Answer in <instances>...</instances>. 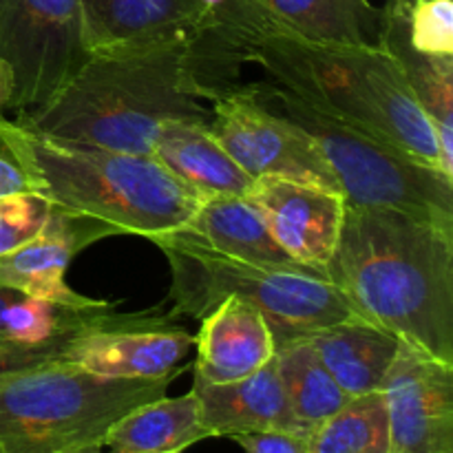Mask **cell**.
Wrapping results in <instances>:
<instances>
[{
	"instance_id": "1",
	"label": "cell",
	"mask_w": 453,
	"mask_h": 453,
	"mask_svg": "<svg viewBox=\"0 0 453 453\" xmlns=\"http://www.w3.org/2000/svg\"><path fill=\"white\" fill-rule=\"evenodd\" d=\"M197 40L228 82H237V69L250 62L268 82L453 177V159L383 49L308 40L252 0H219Z\"/></svg>"
},
{
	"instance_id": "2",
	"label": "cell",
	"mask_w": 453,
	"mask_h": 453,
	"mask_svg": "<svg viewBox=\"0 0 453 453\" xmlns=\"http://www.w3.org/2000/svg\"><path fill=\"white\" fill-rule=\"evenodd\" d=\"M326 277L358 317L453 365V226L345 203Z\"/></svg>"
},
{
	"instance_id": "3",
	"label": "cell",
	"mask_w": 453,
	"mask_h": 453,
	"mask_svg": "<svg viewBox=\"0 0 453 453\" xmlns=\"http://www.w3.org/2000/svg\"><path fill=\"white\" fill-rule=\"evenodd\" d=\"M195 40L96 53L47 109L16 122L49 140L150 155L164 124L211 119L215 93Z\"/></svg>"
},
{
	"instance_id": "4",
	"label": "cell",
	"mask_w": 453,
	"mask_h": 453,
	"mask_svg": "<svg viewBox=\"0 0 453 453\" xmlns=\"http://www.w3.org/2000/svg\"><path fill=\"white\" fill-rule=\"evenodd\" d=\"M13 140L40 195L56 208L96 217L119 234H157L184 228L203 202L150 155L49 140L13 119Z\"/></svg>"
},
{
	"instance_id": "5",
	"label": "cell",
	"mask_w": 453,
	"mask_h": 453,
	"mask_svg": "<svg viewBox=\"0 0 453 453\" xmlns=\"http://www.w3.org/2000/svg\"><path fill=\"white\" fill-rule=\"evenodd\" d=\"M150 242L164 252L171 270V319H203L226 296H237L264 314L277 348L334 323L361 319L326 274L314 270L265 268L230 259L181 230Z\"/></svg>"
},
{
	"instance_id": "6",
	"label": "cell",
	"mask_w": 453,
	"mask_h": 453,
	"mask_svg": "<svg viewBox=\"0 0 453 453\" xmlns=\"http://www.w3.org/2000/svg\"><path fill=\"white\" fill-rule=\"evenodd\" d=\"M175 374L159 379H104L69 363L0 376V453H66L100 445L106 429L155 398Z\"/></svg>"
},
{
	"instance_id": "7",
	"label": "cell",
	"mask_w": 453,
	"mask_h": 453,
	"mask_svg": "<svg viewBox=\"0 0 453 453\" xmlns=\"http://www.w3.org/2000/svg\"><path fill=\"white\" fill-rule=\"evenodd\" d=\"M246 87L257 102L312 140L334 173L348 206L394 208L453 226V177L268 80Z\"/></svg>"
},
{
	"instance_id": "8",
	"label": "cell",
	"mask_w": 453,
	"mask_h": 453,
	"mask_svg": "<svg viewBox=\"0 0 453 453\" xmlns=\"http://www.w3.org/2000/svg\"><path fill=\"white\" fill-rule=\"evenodd\" d=\"M88 58L78 0H0V60L16 119L47 109Z\"/></svg>"
},
{
	"instance_id": "9",
	"label": "cell",
	"mask_w": 453,
	"mask_h": 453,
	"mask_svg": "<svg viewBox=\"0 0 453 453\" xmlns=\"http://www.w3.org/2000/svg\"><path fill=\"white\" fill-rule=\"evenodd\" d=\"M208 128L255 180L281 177L341 193L334 173L312 140L257 102L246 84L237 82L211 102Z\"/></svg>"
},
{
	"instance_id": "10",
	"label": "cell",
	"mask_w": 453,
	"mask_h": 453,
	"mask_svg": "<svg viewBox=\"0 0 453 453\" xmlns=\"http://www.w3.org/2000/svg\"><path fill=\"white\" fill-rule=\"evenodd\" d=\"M195 336L168 314H100L75 332L62 363L104 379H159L184 372Z\"/></svg>"
},
{
	"instance_id": "11",
	"label": "cell",
	"mask_w": 453,
	"mask_h": 453,
	"mask_svg": "<svg viewBox=\"0 0 453 453\" xmlns=\"http://www.w3.org/2000/svg\"><path fill=\"white\" fill-rule=\"evenodd\" d=\"M389 453H453V365L403 341L385 374Z\"/></svg>"
},
{
	"instance_id": "12",
	"label": "cell",
	"mask_w": 453,
	"mask_h": 453,
	"mask_svg": "<svg viewBox=\"0 0 453 453\" xmlns=\"http://www.w3.org/2000/svg\"><path fill=\"white\" fill-rule=\"evenodd\" d=\"M115 234L119 233L113 226L96 217L75 215L53 206L49 221L31 242L0 257V288H12L73 310L109 305L106 301L75 292L66 283V270L80 250Z\"/></svg>"
},
{
	"instance_id": "13",
	"label": "cell",
	"mask_w": 453,
	"mask_h": 453,
	"mask_svg": "<svg viewBox=\"0 0 453 453\" xmlns=\"http://www.w3.org/2000/svg\"><path fill=\"white\" fill-rule=\"evenodd\" d=\"M246 197L296 265L326 274L343 228V195L303 181L257 177Z\"/></svg>"
},
{
	"instance_id": "14",
	"label": "cell",
	"mask_w": 453,
	"mask_h": 453,
	"mask_svg": "<svg viewBox=\"0 0 453 453\" xmlns=\"http://www.w3.org/2000/svg\"><path fill=\"white\" fill-rule=\"evenodd\" d=\"M88 53H118L197 38L208 25L203 0H78Z\"/></svg>"
},
{
	"instance_id": "15",
	"label": "cell",
	"mask_w": 453,
	"mask_h": 453,
	"mask_svg": "<svg viewBox=\"0 0 453 453\" xmlns=\"http://www.w3.org/2000/svg\"><path fill=\"white\" fill-rule=\"evenodd\" d=\"M199 321L193 385L242 380L268 365L277 354L273 330L264 314L237 296H226Z\"/></svg>"
},
{
	"instance_id": "16",
	"label": "cell",
	"mask_w": 453,
	"mask_h": 453,
	"mask_svg": "<svg viewBox=\"0 0 453 453\" xmlns=\"http://www.w3.org/2000/svg\"><path fill=\"white\" fill-rule=\"evenodd\" d=\"M193 392L211 438L301 432L288 407L274 358L246 379L221 385H193Z\"/></svg>"
},
{
	"instance_id": "17",
	"label": "cell",
	"mask_w": 453,
	"mask_h": 453,
	"mask_svg": "<svg viewBox=\"0 0 453 453\" xmlns=\"http://www.w3.org/2000/svg\"><path fill=\"white\" fill-rule=\"evenodd\" d=\"M150 157L202 199L248 195V175L203 122H168L155 137Z\"/></svg>"
},
{
	"instance_id": "18",
	"label": "cell",
	"mask_w": 453,
	"mask_h": 453,
	"mask_svg": "<svg viewBox=\"0 0 453 453\" xmlns=\"http://www.w3.org/2000/svg\"><path fill=\"white\" fill-rule=\"evenodd\" d=\"M180 230L230 259L265 268H301L279 248L264 215L246 195L203 199L188 224Z\"/></svg>"
},
{
	"instance_id": "19",
	"label": "cell",
	"mask_w": 453,
	"mask_h": 453,
	"mask_svg": "<svg viewBox=\"0 0 453 453\" xmlns=\"http://www.w3.org/2000/svg\"><path fill=\"white\" fill-rule=\"evenodd\" d=\"M319 358L349 398L380 392L401 339L365 319L334 323L310 334Z\"/></svg>"
},
{
	"instance_id": "20",
	"label": "cell",
	"mask_w": 453,
	"mask_h": 453,
	"mask_svg": "<svg viewBox=\"0 0 453 453\" xmlns=\"http://www.w3.org/2000/svg\"><path fill=\"white\" fill-rule=\"evenodd\" d=\"M195 392L175 398H155L119 416L102 438V447L119 453H181L206 441Z\"/></svg>"
},
{
	"instance_id": "21",
	"label": "cell",
	"mask_w": 453,
	"mask_h": 453,
	"mask_svg": "<svg viewBox=\"0 0 453 453\" xmlns=\"http://www.w3.org/2000/svg\"><path fill=\"white\" fill-rule=\"evenodd\" d=\"M376 47L392 58L416 102L432 122L442 150L453 159V58L425 56L411 49L396 22L380 9Z\"/></svg>"
},
{
	"instance_id": "22",
	"label": "cell",
	"mask_w": 453,
	"mask_h": 453,
	"mask_svg": "<svg viewBox=\"0 0 453 453\" xmlns=\"http://www.w3.org/2000/svg\"><path fill=\"white\" fill-rule=\"evenodd\" d=\"M273 20L308 40L376 47L379 9L372 0H252Z\"/></svg>"
},
{
	"instance_id": "23",
	"label": "cell",
	"mask_w": 453,
	"mask_h": 453,
	"mask_svg": "<svg viewBox=\"0 0 453 453\" xmlns=\"http://www.w3.org/2000/svg\"><path fill=\"white\" fill-rule=\"evenodd\" d=\"M274 363L288 407L301 432L312 434L349 401L321 363L310 336L279 345Z\"/></svg>"
},
{
	"instance_id": "24",
	"label": "cell",
	"mask_w": 453,
	"mask_h": 453,
	"mask_svg": "<svg viewBox=\"0 0 453 453\" xmlns=\"http://www.w3.org/2000/svg\"><path fill=\"white\" fill-rule=\"evenodd\" d=\"M113 308L115 305L109 303L102 308L73 310L12 288H0V341L22 345L51 343L73 336L93 319Z\"/></svg>"
},
{
	"instance_id": "25",
	"label": "cell",
	"mask_w": 453,
	"mask_h": 453,
	"mask_svg": "<svg viewBox=\"0 0 453 453\" xmlns=\"http://www.w3.org/2000/svg\"><path fill=\"white\" fill-rule=\"evenodd\" d=\"M310 453H389L383 392L354 396L310 436Z\"/></svg>"
},
{
	"instance_id": "26",
	"label": "cell",
	"mask_w": 453,
	"mask_h": 453,
	"mask_svg": "<svg viewBox=\"0 0 453 453\" xmlns=\"http://www.w3.org/2000/svg\"><path fill=\"white\" fill-rule=\"evenodd\" d=\"M53 203L40 193L0 197V257L25 246L49 221Z\"/></svg>"
},
{
	"instance_id": "27",
	"label": "cell",
	"mask_w": 453,
	"mask_h": 453,
	"mask_svg": "<svg viewBox=\"0 0 453 453\" xmlns=\"http://www.w3.org/2000/svg\"><path fill=\"white\" fill-rule=\"evenodd\" d=\"M16 193H40V184L18 153L13 119L0 115V197Z\"/></svg>"
},
{
	"instance_id": "28",
	"label": "cell",
	"mask_w": 453,
	"mask_h": 453,
	"mask_svg": "<svg viewBox=\"0 0 453 453\" xmlns=\"http://www.w3.org/2000/svg\"><path fill=\"white\" fill-rule=\"evenodd\" d=\"M69 339L71 336L40 345L4 343V341H0V376L18 374V372L35 370V367L62 361V352H65Z\"/></svg>"
},
{
	"instance_id": "29",
	"label": "cell",
	"mask_w": 453,
	"mask_h": 453,
	"mask_svg": "<svg viewBox=\"0 0 453 453\" xmlns=\"http://www.w3.org/2000/svg\"><path fill=\"white\" fill-rule=\"evenodd\" d=\"M308 432H257L233 436L246 453H310Z\"/></svg>"
},
{
	"instance_id": "30",
	"label": "cell",
	"mask_w": 453,
	"mask_h": 453,
	"mask_svg": "<svg viewBox=\"0 0 453 453\" xmlns=\"http://www.w3.org/2000/svg\"><path fill=\"white\" fill-rule=\"evenodd\" d=\"M7 102H9V73L4 69L3 60H0V115L3 111L7 109Z\"/></svg>"
},
{
	"instance_id": "31",
	"label": "cell",
	"mask_w": 453,
	"mask_h": 453,
	"mask_svg": "<svg viewBox=\"0 0 453 453\" xmlns=\"http://www.w3.org/2000/svg\"><path fill=\"white\" fill-rule=\"evenodd\" d=\"M66 453H106L102 449L100 445H88V447H80V449H73V451H66ZM109 453H119V451H109Z\"/></svg>"
}]
</instances>
